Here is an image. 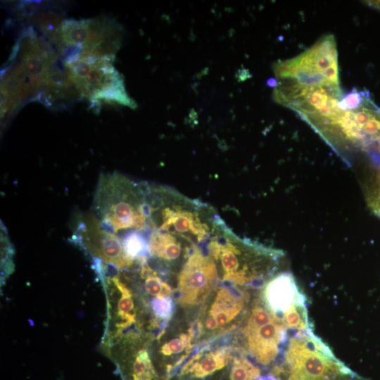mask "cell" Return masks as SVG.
I'll use <instances>...</instances> for the list:
<instances>
[{
	"label": "cell",
	"instance_id": "8",
	"mask_svg": "<svg viewBox=\"0 0 380 380\" xmlns=\"http://www.w3.org/2000/svg\"><path fill=\"white\" fill-rule=\"evenodd\" d=\"M234 355L229 346L211 348L210 345L198 349L179 369V380H210L229 365Z\"/></svg>",
	"mask_w": 380,
	"mask_h": 380
},
{
	"label": "cell",
	"instance_id": "5",
	"mask_svg": "<svg viewBox=\"0 0 380 380\" xmlns=\"http://www.w3.org/2000/svg\"><path fill=\"white\" fill-rule=\"evenodd\" d=\"M249 300V294L243 289L223 282L217 284L189 327L195 341L234 329L243 319Z\"/></svg>",
	"mask_w": 380,
	"mask_h": 380
},
{
	"label": "cell",
	"instance_id": "4",
	"mask_svg": "<svg viewBox=\"0 0 380 380\" xmlns=\"http://www.w3.org/2000/svg\"><path fill=\"white\" fill-rule=\"evenodd\" d=\"M241 334L244 353L263 369H270L281 358L286 343L287 329L255 298L243 318Z\"/></svg>",
	"mask_w": 380,
	"mask_h": 380
},
{
	"label": "cell",
	"instance_id": "6",
	"mask_svg": "<svg viewBox=\"0 0 380 380\" xmlns=\"http://www.w3.org/2000/svg\"><path fill=\"white\" fill-rule=\"evenodd\" d=\"M215 262L204 243L196 245L178 274L177 300L184 307L204 303L217 284Z\"/></svg>",
	"mask_w": 380,
	"mask_h": 380
},
{
	"label": "cell",
	"instance_id": "10",
	"mask_svg": "<svg viewBox=\"0 0 380 380\" xmlns=\"http://www.w3.org/2000/svg\"><path fill=\"white\" fill-rule=\"evenodd\" d=\"M14 250L6 228L1 221V280L5 281L13 271Z\"/></svg>",
	"mask_w": 380,
	"mask_h": 380
},
{
	"label": "cell",
	"instance_id": "9",
	"mask_svg": "<svg viewBox=\"0 0 380 380\" xmlns=\"http://www.w3.org/2000/svg\"><path fill=\"white\" fill-rule=\"evenodd\" d=\"M149 308L154 316L153 327H160L162 329H165L161 326H163V324L166 326L172 317L175 309L172 298L171 296L153 298L150 300Z\"/></svg>",
	"mask_w": 380,
	"mask_h": 380
},
{
	"label": "cell",
	"instance_id": "7",
	"mask_svg": "<svg viewBox=\"0 0 380 380\" xmlns=\"http://www.w3.org/2000/svg\"><path fill=\"white\" fill-rule=\"evenodd\" d=\"M261 289L260 298L281 322L293 310L306 305L305 295L293 274L289 272L275 274Z\"/></svg>",
	"mask_w": 380,
	"mask_h": 380
},
{
	"label": "cell",
	"instance_id": "2",
	"mask_svg": "<svg viewBox=\"0 0 380 380\" xmlns=\"http://www.w3.org/2000/svg\"><path fill=\"white\" fill-rule=\"evenodd\" d=\"M270 373L279 380H367L339 360L312 329L289 338Z\"/></svg>",
	"mask_w": 380,
	"mask_h": 380
},
{
	"label": "cell",
	"instance_id": "3",
	"mask_svg": "<svg viewBox=\"0 0 380 380\" xmlns=\"http://www.w3.org/2000/svg\"><path fill=\"white\" fill-rule=\"evenodd\" d=\"M114 58L81 53L68 57L65 73L76 91L92 101H114L132 108L121 75L113 65Z\"/></svg>",
	"mask_w": 380,
	"mask_h": 380
},
{
	"label": "cell",
	"instance_id": "1",
	"mask_svg": "<svg viewBox=\"0 0 380 380\" xmlns=\"http://www.w3.org/2000/svg\"><path fill=\"white\" fill-rule=\"evenodd\" d=\"M204 246L222 281L241 289L262 288L284 257L280 250L238 237L220 217Z\"/></svg>",
	"mask_w": 380,
	"mask_h": 380
},
{
	"label": "cell",
	"instance_id": "11",
	"mask_svg": "<svg viewBox=\"0 0 380 380\" xmlns=\"http://www.w3.org/2000/svg\"><path fill=\"white\" fill-rule=\"evenodd\" d=\"M365 2L368 6L380 11V1H366Z\"/></svg>",
	"mask_w": 380,
	"mask_h": 380
}]
</instances>
